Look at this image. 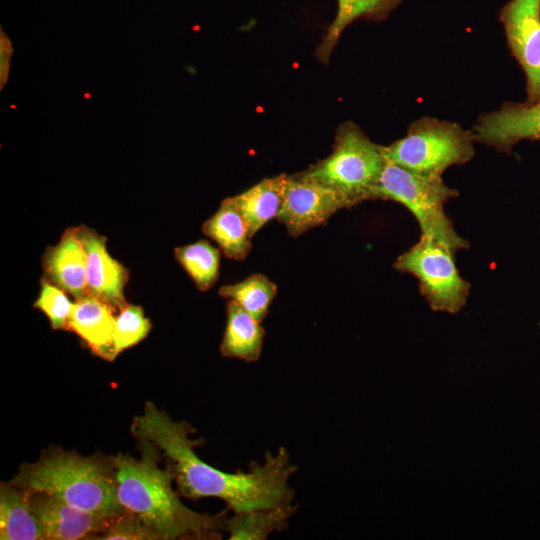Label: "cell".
<instances>
[{
  "mask_svg": "<svg viewBox=\"0 0 540 540\" xmlns=\"http://www.w3.org/2000/svg\"><path fill=\"white\" fill-rule=\"evenodd\" d=\"M151 323L140 306L126 304L116 315L113 334V359L138 344L149 334Z\"/></svg>",
  "mask_w": 540,
  "mask_h": 540,
  "instance_id": "603a6c76",
  "label": "cell"
},
{
  "mask_svg": "<svg viewBox=\"0 0 540 540\" xmlns=\"http://www.w3.org/2000/svg\"><path fill=\"white\" fill-rule=\"evenodd\" d=\"M174 255L200 291H207L217 281L220 251L208 241L178 247Z\"/></svg>",
  "mask_w": 540,
  "mask_h": 540,
  "instance_id": "7402d4cb",
  "label": "cell"
},
{
  "mask_svg": "<svg viewBox=\"0 0 540 540\" xmlns=\"http://www.w3.org/2000/svg\"><path fill=\"white\" fill-rule=\"evenodd\" d=\"M73 304L65 291L42 278L40 294L34 307L47 316L53 329L67 328Z\"/></svg>",
  "mask_w": 540,
  "mask_h": 540,
  "instance_id": "cb8c5ba5",
  "label": "cell"
},
{
  "mask_svg": "<svg viewBox=\"0 0 540 540\" xmlns=\"http://www.w3.org/2000/svg\"><path fill=\"white\" fill-rule=\"evenodd\" d=\"M44 278L79 300L88 293L86 254L75 228H68L59 242L42 257Z\"/></svg>",
  "mask_w": 540,
  "mask_h": 540,
  "instance_id": "4fadbf2b",
  "label": "cell"
},
{
  "mask_svg": "<svg viewBox=\"0 0 540 540\" xmlns=\"http://www.w3.org/2000/svg\"><path fill=\"white\" fill-rule=\"evenodd\" d=\"M288 176L280 174L265 178L248 190L234 197H228L245 219L253 236L269 220L279 213L287 186Z\"/></svg>",
  "mask_w": 540,
  "mask_h": 540,
  "instance_id": "9a60e30c",
  "label": "cell"
},
{
  "mask_svg": "<svg viewBox=\"0 0 540 540\" xmlns=\"http://www.w3.org/2000/svg\"><path fill=\"white\" fill-rule=\"evenodd\" d=\"M1 37H0V58H1V64H0V84H1V90L3 89V86L6 84L8 80L9 75V68H10V60L13 55V47L10 39L7 37V35L3 32V30H0Z\"/></svg>",
  "mask_w": 540,
  "mask_h": 540,
  "instance_id": "484cf974",
  "label": "cell"
},
{
  "mask_svg": "<svg viewBox=\"0 0 540 540\" xmlns=\"http://www.w3.org/2000/svg\"><path fill=\"white\" fill-rule=\"evenodd\" d=\"M28 493L31 509L41 525L44 539H97L116 516L81 510L43 492Z\"/></svg>",
  "mask_w": 540,
  "mask_h": 540,
  "instance_id": "30bf717a",
  "label": "cell"
},
{
  "mask_svg": "<svg viewBox=\"0 0 540 540\" xmlns=\"http://www.w3.org/2000/svg\"><path fill=\"white\" fill-rule=\"evenodd\" d=\"M349 208L346 201L330 187L304 178L288 176L283 203L276 218L296 238L308 230L324 225L337 211Z\"/></svg>",
  "mask_w": 540,
  "mask_h": 540,
  "instance_id": "9c48e42d",
  "label": "cell"
},
{
  "mask_svg": "<svg viewBox=\"0 0 540 540\" xmlns=\"http://www.w3.org/2000/svg\"><path fill=\"white\" fill-rule=\"evenodd\" d=\"M139 459L114 457L118 501L124 510L137 515L158 540L220 539L225 532L226 511L211 515L185 506L172 482L169 465L159 466L160 449L150 441H139Z\"/></svg>",
  "mask_w": 540,
  "mask_h": 540,
  "instance_id": "7a4b0ae2",
  "label": "cell"
},
{
  "mask_svg": "<svg viewBox=\"0 0 540 540\" xmlns=\"http://www.w3.org/2000/svg\"><path fill=\"white\" fill-rule=\"evenodd\" d=\"M11 482L88 512L117 515L124 511L117 497L114 457L99 453L82 456L52 446L36 462L22 464Z\"/></svg>",
  "mask_w": 540,
  "mask_h": 540,
  "instance_id": "3957f363",
  "label": "cell"
},
{
  "mask_svg": "<svg viewBox=\"0 0 540 540\" xmlns=\"http://www.w3.org/2000/svg\"><path fill=\"white\" fill-rule=\"evenodd\" d=\"M276 294L277 285L260 273L250 275L241 282L224 285L219 289L221 297L236 301L259 322L266 317Z\"/></svg>",
  "mask_w": 540,
  "mask_h": 540,
  "instance_id": "44dd1931",
  "label": "cell"
},
{
  "mask_svg": "<svg viewBox=\"0 0 540 540\" xmlns=\"http://www.w3.org/2000/svg\"><path fill=\"white\" fill-rule=\"evenodd\" d=\"M299 506L293 503L234 513L225 523L230 540H265L274 531H281Z\"/></svg>",
  "mask_w": 540,
  "mask_h": 540,
  "instance_id": "ffe728a7",
  "label": "cell"
},
{
  "mask_svg": "<svg viewBox=\"0 0 540 540\" xmlns=\"http://www.w3.org/2000/svg\"><path fill=\"white\" fill-rule=\"evenodd\" d=\"M458 196V190L445 185L442 177L419 175L388 162L373 198L402 204L418 222L421 236L438 240L457 252L467 249L469 243L457 234L444 205Z\"/></svg>",
  "mask_w": 540,
  "mask_h": 540,
  "instance_id": "5b68a950",
  "label": "cell"
},
{
  "mask_svg": "<svg viewBox=\"0 0 540 540\" xmlns=\"http://www.w3.org/2000/svg\"><path fill=\"white\" fill-rule=\"evenodd\" d=\"M116 311L92 294L75 300L67 328L80 336L97 356L113 361Z\"/></svg>",
  "mask_w": 540,
  "mask_h": 540,
  "instance_id": "5bb4252c",
  "label": "cell"
},
{
  "mask_svg": "<svg viewBox=\"0 0 540 540\" xmlns=\"http://www.w3.org/2000/svg\"><path fill=\"white\" fill-rule=\"evenodd\" d=\"M97 539L158 540L137 515L126 510L117 514Z\"/></svg>",
  "mask_w": 540,
  "mask_h": 540,
  "instance_id": "d4e9b609",
  "label": "cell"
},
{
  "mask_svg": "<svg viewBox=\"0 0 540 540\" xmlns=\"http://www.w3.org/2000/svg\"><path fill=\"white\" fill-rule=\"evenodd\" d=\"M474 142L472 130L424 116L409 126L406 136L384 146V153L388 162L413 173L442 177L449 167L473 158Z\"/></svg>",
  "mask_w": 540,
  "mask_h": 540,
  "instance_id": "8992f818",
  "label": "cell"
},
{
  "mask_svg": "<svg viewBox=\"0 0 540 540\" xmlns=\"http://www.w3.org/2000/svg\"><path fill=\"white\" fill-rule=\"evenodd\" d=\"M194 432L189 423L173 420L149 401L143 414L131 423V433L138 441L152 442L168 458L182 497L194 501L218 498L234 513L293 502L294 490L289 480L298 468L291 463L285 447L276 453L266 451L264 462H252L247 472L229 473L206 463L195 453L201 439H191Z\"/></svg>",
  "mask_w": 540,
  "mask_h": 540,
  "instance_id": "6da1fadb",
  "label": "cell"
},
{
  "mask_svg": "<svg viewBox=\"0 0 540 540\" xmlns=\"http://www.w3.org/2000/svg\"><path fill=\"white\" fill-rule=\"evenodd\" d=\"M74 228L86 254L88 293L120 311L127 304L128 270L108 253L104 236L86 225Z\"/></svg>",
  "mask_w": 540,
  "mask_h": 540,
  "instance_id": "7c38bea8",
  "label": "cell"
},
{
  "mask_svg": "<svg viewBox=\"0 0 540 540\" xmlns=\"http://www.w3.org/2000/svg\"><path fill=\"white\" fill-rule=\"evenodd\" d=\"M90 96H91V95H90V93H88V92H86V93L84 94V97H85L86 99H89Z\"/></svg>",
  "mask_w": 540,
  "mask_h": 540,
  "instance_id": "4316f807",
  "label": "cell"
},
{
  "mask_svg": "<svg viewBox=\"0 0 540 540\" xmlns=\"http://www.w3.org/2000/svg\"><path fill=\"white\" fill-rule=\"evenodd\" d=\"M387 163L384 146L372 142L353 122H346L337 130L331 154L298 174L330 187L350 208L374 200Z\"/></svg>",
  "mask_w": 540,
  "mask_h": 540,
  "instance_id": "277c9868",
  "label": "cell"
},
{
  "mask_svg": "<svg viewBox=\"0 0 540 540\" xmlns=\"http://www.w3.org/2000/svg\"><path fill=\"white\" fill-rule=\"evenodd\" d=\"M402 0H337V13L317 48V57L327 62L345 28L358 19L384 20Z\"/></svg>",
  "mask_w": 540,
  "mask_h": 540,
  "instance_id": "d6986e66",
  "label": "cell"
},
{
  "mask_svg": "<svg viewBox=\"0 0 540 540\" xmlns=\"http://www.w3.org/2000/svg\"><path fill=\"white\" fill-rule=\"evenodd\" d=\"M265 330L261 322L243 309L236 301L227 303V321L220 344L226 358H236L251 363L261 356Z\"/></svg>",
  "mask_w": 540,
  "mask_h": 540,
  "instance_id": "2e32d148",
  "label": "cell"
},
{
  "mask_svg": "<svg viewBox=\"0 0 540 540\" xmlns=\"http://www.w3.org/2000/svg\"><path fill=\"white\" fill-rule=\"evenodd\" d=\"M455 253L446 244L421 236L393 267L417 278L420 293L432 310L454 314L465 306L471 287L459 274Z\"/></svg>",
  "mask_w": 540,
  "mask_h": 540,
  "instance_id": "52a82bcc",
  "label": "cell"
},
{
  "mask_svg": "<svg viewBox=\"0 0 540 540\" xmlns=\"http://www.w3.org/2000/svg\"><path fill=\"white\" fill-rule=\"evenodd\" d=\"M472 132L475 141L510 154L522 140H540V100L506 102L498 110L481 114Z\"/></svg>",
  "mask_w": 540,
  "mask_h": 540,
  "instance_id": "8fae6325",
  "label": "cell"
},
{
  "mask_svg": "<svg viewBox=\"0 0 540 540\" xmlns=\"http://www.w3.org/2000/svg\"><path fill=\"white\" fill-rule=\"evenodd\" d=\"M508 47L526 77L527 102L540 100V0H510L499 13Z\"/></svg>",
  "mask_w": 540,
  "mask_h": 540,
  "instance_id": "ba28073f",
  "label": "cell"
},
{
  "mask_svg": "<svg viewBox=\"0 0 540 540\" xmlns=\"http://www.w3.org/2000/svg\"><path fill=\"white\" fill-rule=\"evenodd\" d=\"M203 233L217 243L222 253L233 260H243L249 253L252 236L248 225L229 198L202 226Z\"/></svg>",
  "mask_w": 540,
  "mask_h": 540,
  "instance_id": "ac0fdd59",
  "label": "cell"
},
{
  "mask_svg": "<svg viewBox=\"0 0 540 540\" xmlns=\"http://www.w3.org/2000/svg\"><path fill=\"white\" fill-rule=\"evenodd\" d=\"M0 539H44L41 525L34 515L27 490L10 482L0 487Z\"/></svg>",
  "mask_w": 540,
  "mask_h": 540,
  "instance_id": "e0dca14e",
  "label": "cell"
}]
</instances>
